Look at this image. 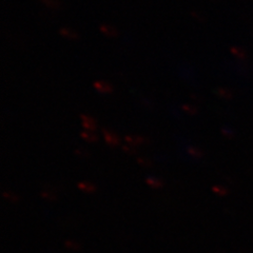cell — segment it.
<instances>
[{"label":"cell","mask_w":253,"mask_h":253,"mask_svg":"<svg viewBox=\"0 0 253 253\" xmlns=\"http://www.w3.org/2000/svg\"><path fill=\"white\" fill-rule=\"evenodd\" d=\"M147 184L151 187V188H153V189H160V188H162L163 187V183H162V180L161 179H158V178H156V177H152V176H150V177H148L147 178Z\"/></svg>","instance_id":"4"},{"label":"cell","mask_w":253,"mask_h":253,"mask_svg":"<svg viewBox=\"0 0 253 253\" xmlns=\"http://www.w3.org/2000/svg\"><path fill=\"white\" fill-rule=\"evenodd\" d=\"M183 109L186 111V112H188L189 114H194V108H192V107H190V106H188V105H185V106H183Z\"/></svg>","instance_id":"10"},{"label":"cell","mask_w":253,"mask_h":253,"mask_svg":"<svg viewBox=\"0 0 253 253\" xmlns=\"http://www.w3.org/2000/svg\"><path fill=\"white\" fill-rule=\"evenodd\" d=\"M82 136H83V138H84V140L89 141V142H94V141L97 140V136L95 135V134H93V133L83 132V133H82Z\"/></svg>","instance_id":"7"},{"label":"cell","mask_w":253,"mask_h":253,"mask_svg":"<svg viewBox=\"0 0 253 253\" xmlns=\"http://www.w3.org/2000/svg\"><path fill=\"white\" fill-rule=\"evenodd\" d=\"M60 34L62 36H65L66 38H69V39H75L77 38V34L75 33L74 31H72L71 29H67V28H63L60 30Z\"/></svg>","instance_id":"6"},{"label":"cell","mask_w":253,"mask_h":253,"mask_svg":"<svg viewBox=\"0 0 253 253\" xmlns=\"http://www.w3.org/2000/svg\"><path fill=\"white\" fill-rule=\"evenodd\" d=\"M94 88L100 93H111L112 92V86L106 82H96L94 84Z\"/></svg>","instance_id":"3"},{"label":"cell","mask_w":253,"mask_h":253,"mask_svg":"<svg viewBox=\"0 0 253 253\" xmlns=\"http://www.w3.org/2000/svg\"><path fill=\"white\" fill-rule=\"evenodd\" d=\"M42 2L46 6H51V7H56L58 5L57 0H42Z\"/></svg>","instance_id":"8"},{"label":"cell","mask_w":253,"mask_h":253,"mask_svg":"<svg viewBox=\"0 0 253 253\" xmlns=\"http://www.w3.org/2000/svg\"><path fill=\"white\" fill-rule=\"evenodd\" d=\"M67 246H68V247H70V248H74V249H76L75 243H72V242H67Z\"/></svg>","instance_id":"11"},{"label":"cell","mask_w":253,"mask_h":253,"mask_svg":"<svg viewBox=\"0 0 253 253\" xmlns=\"http://www.w3.org/2000/svg\"><path fill=\"white\" fill-rule=\"evenodd\" d=\"M188 152H189V154H191L192 156H201L202 155V153L199 151V150L195 149V148H189Z\"/></svg>","instance_id":"9"},{"label":"cell","mask_w":253,"mask_h":253,"mask_svg":"<svg viewBox=\"0 0 253 253\" xmlns=\"http://www.w3.org/2000/svg\"><path fill=\"white\" fill-rule=\"evenodd\" d=\"M104 135H105L106 142L108 145H110L111 147H116V146L120 145V138H118V136L116 135L115 133L104 130Z\"/></svg>","instance_id":"1"},{"label":"cell","mask_w":253,"mask_h":253,"mask_svg":"<svg viewBox=\"0 0 253 253\" xmlns=\"http://www.w3.org/2000/svg\"><path fill=\"white\" fill-rule=\"evenodd\" d=\"M78 188L83 190L85 193H92L95 191V186L93 184L88 183V181H83V183L78 184Z\"/></svg>","instance_id":"5"},{"label":"cell","mask_w":253,"mask_h":253,"mask_svg":"<svg viewBox=\"0 0 253 253\" xmlns=\"http://www.w3.org/2000/svg\"><path fill=\"white\" fill-rule=\"evenodd\" d=\"M82 117V121H83V125H84V128L89 130L91 132H93L95 129H96V123L93 120L92 117L88 116V115H81Z\"/></svg>","instance_id":"2"}]
</instances>
